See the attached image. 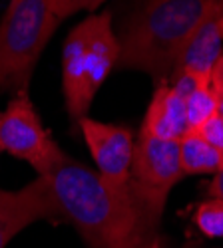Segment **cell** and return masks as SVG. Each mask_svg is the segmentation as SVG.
<instances>
[{"instance_id":"obj_1","label":"cell","mask_w":223,"mask_h":248,"mask_svg":"<svg viewBox=\"0 0 223 248\" xmlns=\"http://www.w3.org/2000/svg\"><path fill=\"white\" fill-rule=\"evenodd\" d=\"M44 179L60 220L70 222L90 248H124L141 218L150 215L130 183L116 185L68 155Z\"/></svg>"},{"instance_id":"obj_2","label":"cell","mask_w":223,"mask_h":248,"mask_svg":"<svg viewBox=\"0 0 223 248\" xmlns=\"http://www.w3.org/2000/svg\"><path fill=\"white\" fill-rule=\"evenodd\" d=\"M219 0H146L120 40L116 68L139 70L155 81L172 76L175 62L195 28Z\"/></svg>"},{"instance_id":"obj_3","label":"cell","mask_w":223,"mask_h":248,"mask_svg":"<svg viewBox=\"0 0 223 248\" xmlns=\"http://www.w3.org/2000/svg\"><path fill=\"white\" fill-rule=\"evenodd\" d=\"M58 24L54 0H10L0 22V90L28 92L40 54Z\"/></svg>"},{"instance_id":"obj_4","label":"cell","mask_w":223,"mask_h":248,"mask_svg":"<svg viewBox=\"0 0 223 248\" xmlns=\"http://www.w3.org/2000/svg\"><path fill=\"white\" fill-rule=\"evenodd\" d=\"M0 149L26 161L38 177L48 175L66 155L42 125L28 92L14 93L6 109L0 113Z\"/></svg>"},{"instance_id":"obj_5","label":"cell","mask_w":223,"mask_h":248,"mask_svg":"<svg viewBox=\"0 0 223 248\" xmlns=\"http://www.w3.org/2000/svg\"><path fill=\"white\" fill-rule=\"evenodd\" d=\"M177 141H166L139 129L134 145L130 187L144 211L161 218L168 195L181 179Z\"/></svg>"},{"instance_id":"obj_6","label":"cell","mask_w":223,"mask_h":248,"mask_svg":"<svg viewBox=\"0 0 223 248\" xmlns=\"http://www.w3.org/2000/svg\"><path fill=\"white\" fill-rule=\"evenodd\" d=\"M98 173L116 185H128L136 137L128 127L96 121L88 115L78 119Z\"/></svg>"},{"instance_id":"obj_7","label":"cell","mask_w":223,"mask_h":248,"mask_svg":"<svg viewBox=\"0 0 223 248\" xmlns=\"http://www.w3.org/2000/svg\"><path fill=\"white\" fill-rule=\"evenodd\" d=\"M38 220H60L44 177H36L22 189L0 191V248Z\"/></svg>"},{"instance_id":"obj_8","label":"cell","mask_w":223,"mask_h":248,"mask_svg":"<svg viewBox=\"0 0 223 248\" xmlns=\"http://www.w3.org/2000/svg\"><path fill=\"white\" fill-rule=\"evenodd\" d=\"M88 46L84 60V78L82 92H80V103L82 111L88 115V109L100 88L112 74L120 58V40L112 28V14H90L88 18Z\"/></svg>"},{"instance_id":"obj_9","label":"cell","mask_w":223,"mask_h":248,"mask_svg":"<svg viewBox=\"0 0 223 248\" xmlns=\"http://www.w3.org/2000/svg\"><path fill=\"white\" fill-rule=\"evenodd\" d=\"M223 12V0L215 4V8L204 18L188 44L181 50L173 72L172 74H184L193 78L197 84H209L211 72L217 64V60L223 56V38L219 32V16Z\"/></svg>"},{"instance_id":"obj_10","label":"cell","mask_w":223,"mask_h":248,"mask_svg":"<svg viewBox=\"0 0 223 248\" xmlns=\"http://www.w3.org/2000/svg\"><path fill=\"white\" fill-rule=\"evenodd\" d=\"M141 129L157 139H166V141H179L189 131L186 101L166 81L157 86L148 106Z\"/></svg>"},{"instance_id":"obj_11","label":"cell","mask_w":223,"mask_h":248,"mask_svg":"<svg viewBox=\"0 0 223 248\" xmlns=\"http://www.w3.org/2000/svg\"><path fill=\"white\" fill-rule=\"evenodd\" d=\"M177 147L184 175H215L223 167V153L193 129L177 141Z\"/></svg>"},{"instance_id":"obj_12","label":"cell","mask_w":223,"mask_h":248,"mask_svg":"<svg viewBox=\"0 0 223 248\" xmlns=\"http://www.w3.org/2000/svg\"><path fill=\"white\" fill-rule=\"evenodd\" d=\"M184 101H186V115L189 129H197L211 115L217 113V93L209 84H197Z\"/></svg>"},{"instance_id":"obj_13","label":"cell","mask_w":223,"mask_h":248,"mask_svg":"<svg viewBox=\"0 0 223 248\" xmlns=\"http://www.w3.org/2000/svg\"><path fill=\"white\" fill-rule=\"evenodd\" d=\"M195 226L207 238H223V201L207 199L195 209Z\"/></svg>"},{"instance_id":"obj_14","label":"cell","mask_w":223,"mask_h":248,"mask_svg":"<svg viewBox=\"0 0 223 248\" xmlns=\"http://www.w3.org/2000/svg\"><path fill=\"white\" fill-rule=\"evenodd\" d=\"M159 218L155 217H144L136 229V232L130 236V240L124 244V248H161V238L157 234Z\"/></svg>"},{"instance_id":"obj_15","label":"cell","mask_w":223,"mask_h":248,"mask_svg":"<svg viewBox=\"0 0 223 248\" xmlns=\"http://www.w3.org/2000/svg\"><path fill=\"white\" fill-rule=\"evenodd\" d=\"M193 131H197L201 137H204L209 145H213L215 149H219L221 153H223V117L219 115V113H215V115H211L204 125H199L197 129H193Z\"/></svg>"},{"instance_id":"obj_16","label":"cell","mask_w":223,"mask_h":248,"mask_svg":"<svg viewBox=\"0 0 223 248\" xmlns=\"http://www.w3.org/2000/svg\"><path fill=\"white\" fill-rule=\"evenodd\" d=\"M104 0H54V12L62 20L80 10H96Z\"/></svg>"},{"instance_id":"obj_17","label":"cell","mask_w":223,"mask_h":248,"mask_svg":"<svg viewBox=\"0 0 223 248\" xmlns=\"http://www.w3.org/2000/svg\"><path fill=\"white\" fill-rule=\"evenodd\" d=\"M209 86L213 88V92L217 95H223V56L217 60V64L211 72V79H209Z\"/></svg>"},{"instance_id":"obj_18","label":"cell","mask_w":223,"mask_h":248,"mask_svg":"<svg viewBox=\"0 0 223 248\" xmlns=\"http://www.w3.org/2000/svg\"><path fill=\"white\" fill-rule=\"evenodd\" d=\"M209 193H211V197H213V199L223 201V167L213 175V181H211Z\"/></svg>"},{"instance_id":"obj_19","label":"cell","mask_w":223,"mask_h":248,"mask_svg":"<svg viewBox=\"0 0 223 248\" xmlns=\"http://www.w3.org/2000/svg\"><path fill=\"white\" fill-rule=\"evenodd\" d=\"M219 32H221V38H223V12L219 16Z\"/></svg>"},{"instance_id":"obj_20","label":"cell","mask_w":223,"mask_h":248,"mask_svg":"<svg viewBox=\"0 0 223 248\" xmlns=\"http://www.w3.org/2000/svg\"><path fill=\"white\" fill-rule=\"evenodd\" d=\"M184 248H199V246H195V244H188V246H184Z\"/></svg>"},{"instance_id":"obj_21","label":"cell","mask_w":223,"mask_h":248,"mask_svg":"<svg viewBox=\"0 0 223 248\" xmlns=\"http://www.w3.org/2000/svg\"><path fill=\"white\" fill-rule=\"evenodd\" d=\"M0 151H2V149H0Z\"/></svg>"}]
</instances>
